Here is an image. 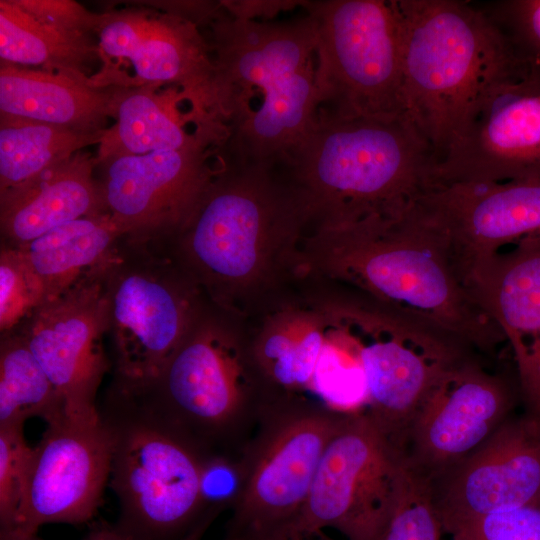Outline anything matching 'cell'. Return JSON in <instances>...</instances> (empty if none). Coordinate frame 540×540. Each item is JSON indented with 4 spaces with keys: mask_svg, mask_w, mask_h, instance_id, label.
Segmentation results:
<instances>
[{
    "mask_svg": "<svg viewBox=\"0 0 540 540\" xmlns=\"http://www.w3.org/2000/svg\"><path fill=\"white\" fill-rule=\"evenodd\" d=\"M204 25L233 157L283 160L319 112L312 21L239 19L220 2Z\"/></svg>",
    "mask_w": 540,
    "mask_h": 540,
    "instance_id": "6da1fadb",
    "label": "cell"
},
{
    "mask_svg": "<svg viewBox=\"0 0 540 540\" xmlns=\"http://www.w3.org/2000/svg\"><path fill=\"white\" fill-rule=\"evenodd\" d=\"M337 272L376 301L492 359L506 343L473 298L447 235L417 201L397 217L327 223Z\"/></svg>",
    "mask_w": 540,
    "mask_h": 540,
    "instance_id": "7a4b0ae2",
    "label": "cell"
},
{
    "mask_svg": "<svg viewBox=\"0 0 540 540\" xmlns=\"http://www.w3.org/2000/svg\"><path fill=\"white\" fill-rule=\"evenodd\" d=\"M283 161L312 212H324L330 223H353L403 214L429 187L437 160L407 118H342L319 110Z\"/></svg>",
    "mask_w": 540,
    "mask_h": 540,
    "instance_id": "3957f363",
    "label": "cell"
},
{
    "mask_svg": "<svg viewBox=\"0 0 540 540\" xmlns=\"http://www.w3.org/2000/svg\"><path fill=\"white\" fill-rule=\"evenodd\" d=\"M396 4L402 24L406 117L438 160L485 91L524 72L477 4L460 0H396Z\"/></svg>",
    "mask_w": 540,
    "mask_h": 540,
    "instance_id": "277c9868",
    "label": "cell"
},
{
    "mask_svg": "<svg viewBox=\"0 0 540 540\" xmlns=\"http://www.w3.org/2000/svg\"><path fill=\"white\" fill-rule=\"evenodd\" d=\"M237 342L212 325L190 327L156 379L133 393L146 411L203 460H237L276 400L256 393Z\"/></svg>",
    "mask_w": 540,
    "mask_h": 540,
    "instance_id": "5b68a950",
    "label": "cell"
},
{
    "mask_svg": "<svg viewBox=\"0 0 540 540\" xmlns=\"http://www.w3.org/2000/svg\"><path fill=\"white\" fill-rule=\"evenodd\" d=\"M99 413L112 437L117 526L135 540H184L220 513L201 496L203 459L128 396L111 389Z\"/></svg>",
    "mask_w": 540,
    "mask_h": 540,
    "instance_id": "8992f818",
    "label": "cell"
},
{
    "mask_svg": "<svg viewBox=\"0 0 540 540\" xmlns=\"http://www.w3.org/2000/svg\"><path fill=\"white\" fill-rule=\"evenodd\" d=\"M301 6L316 36L319 110L342 118H407L396 0H318Z\"/></svg>",
    "mask_w": 540,
    "mask_h": 540,
    "instance_id": "52a82bcc",
    "label": "cell"
},
{
    "mask_svg": "<svg viewBox=\"0 0 540 540\" xmlns=\"http://www.w3.org/2000/svg\"><path fill=\"white\" fill-rule=\"evenodd\" d=\"M347 415L292 395L269 406L236 460L224 540H260L294 521L322 454Z\"/></svg>",
    "mask_w": 540,
    "mask_h": 540,
    "instance_id": "ba28073f",
    "label": "cell"
},
{
    "mask_svg": "<svg viewBox=\"0 0 540 540\" xmlns=\"http://www.w3.org/2000/svg\"><path fill=\"white\" fill-rule=\"evenodd\" d=\"M153 245L124 237L104 268L113 388L127 393L156 379L191 327L189 298Z\"/></svg>",
    "mask_w": 540,
    "mask_h": 540,
    "instance_id": "9c48e42d",
    "label": "cell"
},
{
    "mask_svg": "<svg viewBox=\"0 0 540 540\" xmlns=\"http://www.w3.org/2000/svg\"><path fill=\"white\" fill-rule=\"evenodd\" d=\"M95 37L102 60L131 64L133 86L178 88L198 133L217 142L229 138L211 50L196 23L167 11L126 7L101 12Z\"/></svg>",
    "mask_w": 540,
    "mask_h": 540,
    "instance_id": "30bf717a",
    "label": "cell"
},
{
    "mask_svg": "<svg viewBox=\"0 0 540 540\" xmlns=\"http://www.w3.org/2000/svg\"><path fill=\"white\" fill-rule=\"evenodd\" d=\"M407 465L366 413L348 414L327 444L307 500L287 526L333 528L376 540L401 492Z\"/></svg>",
    "mask_w": 540,
    "mask_h": 540,
    "instance_id": "8fae6325",
    "label": "cell"
},
{
    "mask_svg": "<svg viewBox=\"0 0 540 540\" xmlns=\"http://www.w3.org/2000/svg\"><path fill=\"white\" fill-rule=\"evenodd\" d=\"M355 313L368 335L357 341L368 389L364 412L403 455L409 429L435 385L476 351L382 303L379 310Z\"/></svg>",
    "mask_w": 540,
    "mask_h": 540,
    "instance_id": "7c38bea8",
    "label": "cell"
},
{
    "mask_svg": "<svg viewBox=\"0 0 540 540\" xmlns=\"http://www.w3.org/2000/svg\"><path fill=\"white\" fill-rule=\"evenodd\" d=\"M238 162L237 171L225 165L218 170L181 229L193 261L223 281L250 275L269 234L311 212L301 189L289 196L271 181L275 162Z\"/></svg>",
    "mask_w": 540,
    "mask_h": 540,
    "instance_id": "4fadbf2b",
    "label": "cell"
},
{
    "mask_svg": "<svg viewBox=\"0 0 540 540\" xmlns=\"http://www.w3.org/2000/svg\"><path fill=\"white\" fill-rule=\"evenodd\" d=\"M473 352L448 369L415 417L403 449L407 466L435 480L478 449L521 401L517 376Z\"/></svg>",
    "mask_w": 540,
    "mask_h": 540,
    "instance_id": "5bb4252c",
    "label": "cell"
},
{
    "mask_svg": "<svg viewBox=\"0 0 540 540\" xmlns=\"http://www.w3.org/2000/svg\"><path fill=\"white\" fill-rule=\"evenodd\" d=\"M540 178V78L517 73L490 86L434 165L431 183Z\"/></svg>",
    "mask_w": 540,
    "mask_h": 540,
    "instance_id": "9a60e30c",
    "label": "cell"
},
{
    "mask_svg": "<svg viewBox=\"0 0 540 540\" xmlns=\"http://www.w3.org/2000/svg\"><path fill=\"white\" fill-rule=\"evenodd\" d=\"M105 266L44 302L12 332L24 339L71 418L100 415L96 396L109 368L102 344L109 328Z\"/></svg>",
    "mask_w": 540,
    "mask_h": 540,
    "instance_id": "2e32d148",
    "label": "cell"
},
{
    "mask_svg": "<svg viewBox=\"0 0 540 540\" xmlns=\"http://www.w3.org/2000/svg\"><path fill=\"white\" fill-rule=\"evenodd\" d=\"M111 460L112 437L101 415H64L47 424L33 447L21 504L8 532L37 534L45 524L91 520L101 504Z\"/></svg>",
    "mask_w": 540,
    "mask_h": 540,
    "instance_id": "e0dca14e",
    "label": "cell"
},
{
    "mask_svg": "<svg viewBox=\"0 0 540 540\" xmlns=\"http://www.w3.org/2000/svg\"><path fill=\"white\" fill-rule=\"evenodd\" d=\"M199 144L108 159L99 178L106 211L125 238L157 240L182 229L218 172Z\"/></svg>",
    "mask_w": 540,
    "mask_h": 540,
    "instance_id": "ac0fdd59",
    "label": "cell"
},
{
    "mask_svg": "<svg viewBox=\"0 0 540 540\" xmlns=\"http://www.w3.org/2000/svg\"><path fill=\"white\" fill-rule=\"evenodd\" d=\"M432 488L444 533L459 522L540 500V418L511 416Z\"/></svg>",
    "mask_w": 540,
    "mask_h": 540,
    "instance_id": "d6986e66",
    "label": "cell"
},
{
    "mask_svg": "<svg viewBox=\"0 0 540 540\" xmlns=\"http://www.w3.org/2000/svg\"><path fill=\"white\" fill-rule=\"evenodd\" d=\"M417 204L447 235L465 275L474 262L540 234V178L434 184Z\"/></svg>",
    "mask_w": 540,
    "mask_h": 540,
    "instance_id": "ffe728a7",
    "label": "cell"
},
{
    "mask_svg": "<svg viewBox=\"0 0 540 540\" xmlns=\"http://www.w3.org/2000/svg\"><path fill=\"white\" fill-rule=\"evenodd\" d=\"M466 282L505 336L525 412L540 418V234L474 262Z\"/></svg>",
    "mask_w": 540,
    "mask_h": 540,
    "instance_id": "44dd1931",
    "label": "cell"
},
{
    "mask_svg": "<svg viewBox=\"0 0 540 540\" xmlns=\"http://www.w3.org/2000/svg\"><path fill=\"white\" fill-rule=\"evenodd\" d=\"M96 167V157L82 150L28 181L0 191L5 245L23 246L65 223L107 212Z\"/></svg>",
    "mask_w": 540,
    "mask_h": 540,
    "instance_id": "7402d4cb",
    "label": "cell"
},
{
    "mask_svg": "<svg viewBox=\"0 0 540 540\" xmlns=\"http://www.w3.org/2000/svg\"><path fill=\"white\" fill-rule=\"evenodd\" d=\"M126 85L99 84L75 73L50 72L0 60V114L104 132Z\"/></svg>",
    "mask_w": 540,
    "mask_h": 540,
    "instance_id": "603a6c76",
    "label": "cell"
},
{
    "mask_svg": "<svg viewBox=\"0 0 540 540\" xmlns=\"http://www.w3.org/2000/svg\"><path fill=\"white\" fill-rule=\"evenodd\" d=\"M182 101L185 99L176 87L126 86L117 103L116 122L106 129L98 144L97 164L120 156L185 149L199 144L216 147L196 130L186 129V123H194L189 113L180 112Z\"/></svg>",
    "mask_w": 540,
    "mask_h": 540,
    "instance_id": "cb8c5ba5",
    "label": "cell"
},
{
    "mask_svg": "<svg viewBox=\"0 0 540 540\" xmlns=\"http://www.w3.org/2000/svg\"><path fill=\"white\" fill-rule=\"evenodd\" d=\"M124 237L105 212L65 223L18 248L41 280L48 301L105 266Z\"/></svg>",
    "mask_w": 540,
    "mask_h": 540,
    "instance_id": "d4e9b609",
    "label": "cell"
},
{
    "mask_svg": "<svg viewBox=\"0 0 540 540\" xmlns=\"http://www.w3.org/2000/svg\"><path fill=\"white\" fill-rule=\"evenodd\" d=\"M0 59L8 63L86 75L101 59L92 36L72 34L33 17L14 0H0Z\"/></svg>",
    "mask_w": 540,
    "mask_h": 540,
    "instance_id": "484cf974",
    "label": "cell"
},
{
    "mask_svg": "<svg viewBox=\"0 0 540 540\" xmlns=\"http://www.w3.org/2000/svg\"><path fill=\"white\" fill-rule=\"evenodd\" d=\"M105 131L84 133L0 114V191L20 185L84 148L99 144Z\"/></svg>",
    "mask_w": 540,
    "mask_h": 540,
    "instance_id": "4316f807",
    "label": "cell"
},
{
    "mask_svg": "<svg viewBox=\"0 0 540 540\" xmlns=\"http://www.w3.org/2000/svg\"><path fill=\"white\" fill-rule=\"evenodd\" d=\"M64 415L61 398L24 339L1 335L0 427L23 426L32 417L49 424Z\"/></svg>",
    "mask_w": 540,
    "mask_h": 540,
    "instance_id": "83f0119b",
    "label": "cell"
},
{
    "mask_svg": "<svg viewBox=\"0 0 540 540\" xmlns=\"http://www.w3.org/2000/svg\"><path fill=\"white\" fill-rule=\"evenodd\" d=\"M310 389L327 408L355 414L365 411L368 389L357 341L325 342L318 357Z\"/></svg>",
    "mask_w": 540,
    "mask_h": 540,
    "instance_id": "f1b7e54d",
    "label": "cell"
},
{
    "mask_svg": "<svg viewBox=\"0 0 540 540\" xmlns=\"http://www.w3.org/2000/svg\"><path fill=\"white\" fill-rule=\"evenodd\" d=\"M325 340L313 328L278 332L266 337L255 350L257 365L267 383L285 392L309 387Z\"/></svg>",
    "mask_w": 540,
    "mask_h": 540,
    "instance_id": "f546056e",
    "label": "cell"
},
{
    "mask_svg": "<svg viewBox=\"0 0 540 540\" xmlns=\"http://www.w3.org/2000/svg\"><path fill=\"white\" fill-rule=\"evenodd\" d=\"M432 481L407 466L396 504L376 540H441Z\"/></svg>",
    "mask_w": 540,
    "mask_h": 540,
    "instance_id": "4dcf8cb0",
    "label": "cell"
},
{
    "mask_svg": "<svg viewBox=\"0 0 540 540\" xmlns=\"http://www.w3.org/2000/svg\"><path fill=\"white\" fill-rule=\"evenodd\" d=\"M505 40L519 68L540 78V0L477 4Z\"/></svg>",
    "mask_w": 540,
    "mask_h": 540,
    "instance_id": "1f68e13d",
    "label": "cell"
},
{
    "mask_svg": "<svg viewBox=\"0 0 540 540\" xmlns=\"http://www.w3.org/2000/svg\"><path fill=\"white\" fill-rule=\"evenodd\" d=\"M46 302L43 284L21 249L4 245L0 254V330L15 332Z\"/></svg>",
    "mask_w": 540,
    "mask_h": 540,
    "instance_id": "d6a6232c",
    "label": "cell"
},
{
    "mask_svg": "<svg viewBox=\"0 0 540 540\" xmlns=\"http://www.w3.org/2000/svg\"><path fill=\"white\" fill-rule=\"evenodd\" d=\"M452 540H540V500L459 522Z\"/></svg>",
    "mask_w": 540,
    "mask_h": 540,
    "instance_id": "836d02e7",
    "label": "cell"
},
{
    "mask_svg": "<svg viewBox=\"0 0 540 540\" xmlns=\"http://www.w3.org/2000/svg\"><path fill=\"white\" fill-rule=\"evenodd\" d=\"M32 450L23 426L0 427V533L15 524Z\"/></svg>",
    "mask_w": 540,
    "mask_h": 540,
    "instance_id": "e575fe53",
    "label": "cell"
},
{
    "mask_svg": "<svg viewBox=\"0 0 540 540\" xmlns=\"http://www.w3.org/2000/svg\"><path fill=\"white\" fill-rule=\"evenodd\" d=\"M14 1L38 20L72 34L95 35L100 19V13L92 12L72 0Z\"/></svg>",
    "mask_w": 540,
    "mask_h": 540,
    "instance_id": "d590c367",
    "label": "cell"
},
{
    "mask_svg": "<svg viewBox=\"0 0 540 540\" xmlns=\"http://www.w3.org/2000/svg\"><path fill=\"white\" fill-rule=\"evenodd\" d=\"M225 11L231 16L244 20H255L259 17L271 18L282 10L292 9L302 5L303 1L288 0H238L220 1Z\"/></svg>",
    "mask_w": 540,
    "mask_h": 540,
    "instance_id": "8d00e7d4",
    "label": "cell"
},
{
    "mask_svg": "<svg viewBox=\"0 0 540 540\" xmlns=\"http://www.w3.org/2000/svg\"><path fill=\"white\" fill-rule=\"evenodd\" d=\"M0 540H43L37 534L19 532L0 533ZM82 540H135L123 532L116 523H103L91 530Z\"/></svg>",
    "mask_w": 540,
    "mask_h": 540,
    "instance_id": "74e56055",
    "label": "cell"
},
{
    "mask_svg": "<svg viewBox=\"0 0 540 540\" xmlns=\"http://www.w3.org/2000/svg\"><path fill=\"white\" fill-rule=\"evenodd\" d=\"M260 540H335L324 530L307 529L294 526H284Z\"/></svg>",
    "mask_w": 540,
    "mask_h": 540,
    "instance_id": "f35d334b",
    "label": "cell"
},
{
    "mask_svg": "<svg viewBox=\"0 0 540 540\" xmlns=\"http://www.w3.org/2000/svg\"><path fill=\"white\" fill-rule=\"evenodd\" d=\"M210 524H204L187 536L184 540H200Z\"/></svg>",
    "mask_w": 540,
    "mask_h": 540,
    "instance_id": "ab89813d",
    "label": "cell"
}]
</instances>
